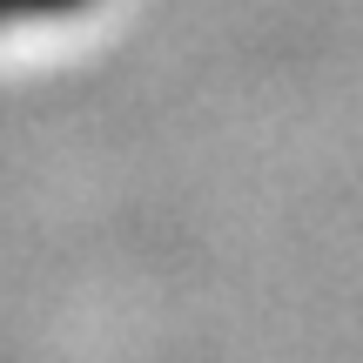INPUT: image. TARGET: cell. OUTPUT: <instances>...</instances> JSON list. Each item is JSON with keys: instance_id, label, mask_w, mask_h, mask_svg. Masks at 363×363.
I'll return each mask as SVG.
<instances>
[{"instance_id": "obj_1", "label": "cell", "mask_w": 363, "mask_h": 363, "mask_svg": "<svg viewBox=\"0 0 363 363\" xmlns=\"http://www.w3.org/2000/svg\"><path fill=\"white\" fill-rule=\"evenodd\" d=\"M61 7H81V0H0V13H61Z\"/></svg>"}]
</instances>
